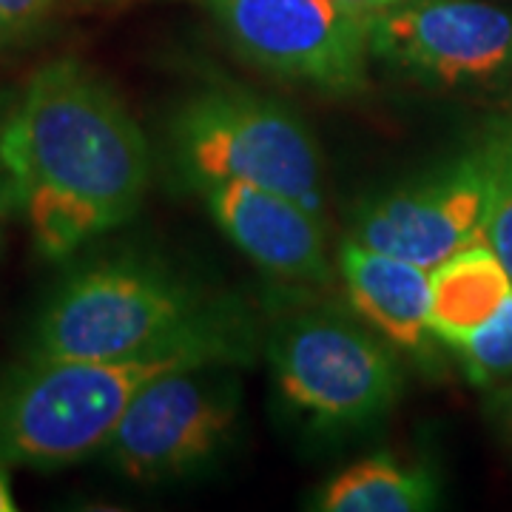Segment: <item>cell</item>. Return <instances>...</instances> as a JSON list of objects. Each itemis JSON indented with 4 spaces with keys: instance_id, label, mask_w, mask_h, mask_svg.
Here are the masks:
<instances>
[{
    "instance_id": "3",
    "label": "cell",
    "mask_w": 512,
    "mask_h": 512,
    "mask_svg": "<svg viewBox=\"0 0 512 512\" xmlns=\"http://www.w3.org/2000/svg\"><path fill=\"white\" fill-rule=\"evenodd\" d=\"M177 350L222 359L228 339L177 282L137 265H103L74 276L35 330L40 359L126 362Z\"/></svg>"
},
{
    "instance_id": "16",
    "label": "cell",
    "mask_w": 512,
    "mask_h": 512,
    "mask_svg": "<svg viewBox=\"0 0 512 512\" xmlns=\"http://www.w3.org/2000/svg\"><path fill=\"white\" fill-rule=\"evenodd\" d=\"M52 3L55 0H0V12H3V18L9 23V29L18 32L23 26L35 23Z\"/></svg>"
},
{
    "instance_id": "8",
    "label": "cell",
    "mask_w": 512,
    "mask_h": 512,
    "mask_svg": "<svg viewBox=\"0 0 512 512\" xmlns=\"http://www.w3.org/2000/svg\"><path fill=\"white\" fill-rule=\"evenodd\" d=\"M376 55L441 86L512 72V12L481 0H399L367 23Z\"/></svg>"
},
{
    "instance_id": "1",
    "label": "cell",
    "mask_w": 512,
    "mask_h": 512,
    "mask_svg": "<svg viewBox=\"0 0 512 512\" xmlns=\"http://www.w3.org/2000/svg\"><path fill=\"white\" fill-rule=\"evenodd\" d=\"M37 251L63 259L131 220L151 177L143 128L83 63L43 66L0 126Z\"/></svg>"
},
{
    "instance_id": "13",
    "label": "cell",
    "mask_w": 512,
    "mask_h": 512,
    "mask_svg": "<svg viewBox=\"0 0 512 512\" xmlns=\"http://www.w3.org/2000/svg\"><path fill=\"white\" fill-rule=\"evenodd\" d=\"M436 478L424 467H410L390 456H376L348 467L319 498L325 512H419L436 504Z\"/></svg>"
},
{
    "instance_id": "21",
    "label": "cell",
    "mask_w": 512,
    "mask_h": 512,
    "mask_svg": "<svg viewBox=\"0 0 512 512\" xmlns=\"http://www.w3.org/2000/svg\"><path fill=\"white\" fill-rule=\"evenodd\" d=\"M12 35H15V32L9 29V23H6V18H3V12H0V43H3L6 37H12Z\"/></svg>"
},
{
    "instance_id": "4",
    "label": "cell",
    "mask_w": 512,
    "mask_h": 512,
    "mask_svg": "<svg viewBox=\"0 0 512 512\" xmlns=\"http://www.w3.org/2000/svg\"><path fill=\"white\" fill-rule=\"evenodd\" d=\"M174 143L197 183H251L322 214L311 131L274 100L228 89L197 94L177 114Z\"/></svg>"
},
{
    "instance_id": "15",
    "label": "cell",
    "mask_w": 512,
    "mask_h": 512,
    "mask_svg": "<svg viewBox=\"0 0 512 512\" xmlns=\"http://www.w3.org/2000/svg\"><path fill=\"white\" fill-rule=\"evenodd\" d=\"M456 350L464 359L470 382L495 384L512 376V293L493 319L470 333Z\"/></svg>"
},
{
    "instance_id": "17",
    "label": "cell",
    "mask_w": 512,
    "mask_h": 512,
    "mask_svg": "<svg viewBox=\"0 0 512 512\" xmlns=\"http://www.w3.org/2000/svg\"><path fill=\"white\" fill-rule=\"evenodd\" d=\"M345 9H348L350 15H356V18L362 20V23H370V20L376 18V15H382L384 9H390V6H396L399 0H339Z\"/></svg>"
},
{
    "instance_id": "10",
    "label": "cell",
    "mask_w": 512,
    "mask_h": 512,
    "mask_svg": "<svg viewBox=\"0 0 512 512\" xmlns=\"http://www.w3.org/2000/svg\"><path fill=\"white\" fill-rule=\"evenodd\" d=\"M202 188L225 237L262 271L308 282L328 276L322 225L302 202L251 183H208Z\"/></svg>"
},
{
    "instance_id": "9",
    "label": "cell",
    "mask_w": 512,
    "mask_h": 512,
    "mask_svg": "<svg viewBox=\"0 0 512 512\" xmlns=\"http://www.w3.org/2000/svg\"><path fill=\"white\" fill-rule=\"evenodd\" d=\"M490 168L484 146L436 171L424 183L384 194L353 222L350 239L433 271L484 239Z\"/></svg>"
},
{
    "instance_id": "7",
    "label": "cell",
    "mask_w": 512,
    "mask_h": 512,
    "mask_svg": "<svg viewBox=\"0 0 512 512\" xmlns=\"http://www.w3.org/2000/svg\"><path fill=\"white\" fill-rule=\"evenodd\" d=\"M202 367L165 370L128 402L103 447L126 476H180L220 447L237 416V396L234 384L202 376Z\"/></svg>"
},
{
    "instance_id": "18",
    "label": "cell",
    "mask_w": 512,
    "mask_h": 512,
    "mask_svg": "<svg viewBox=\"0 0 512 512\" xmlns=\"http://www.w3.org/2000/svg\"><path fill=\"white\" fill-rule=\"evenodd\" d=\"M9 208H18V194H15V180H12L6 160H3V151H0V214Z\"/></svg>"
},
{
    "instance_id": "19",
    "label": "cell",
    "mask_w": 512,
    "mask_h": 512,
    "mask_svg": "<svg viewBox=\"0 0 512 512\" xmlns=\"http://www.w3.org/2000/svg\"><path fill=\"white\" fill-rule=\"evenodd\" d=\"M495 407H498V416H501V424H504V433L512 444V382L498 393L495 399Z\"/></svg>"
},
{
    "instance_id": "6",
    "label": "cell",
    "mask_w": 512,
    "mask_h": 512,
    "mask_svg": "<svg viewBox=\"0 0 512 512\" xmlns=\"http://www.w3.org/2000/svg\"><path fill=\"white\" fill-rule=\"evenodd\" d=\"M274 370L299 410L330 424H365L399 396L393 356L342 316H299L279 330Z\"/></svg>"
},
{
    "instance_id": "5",
    "label": "cell",
    "mask_w": 512,
    "mask_h": 512,
    "mask_svg": "<svg viewBox=\"0 0 512 512\" xmlns=\"http://www.w3.org/2000/svg\"><path fill=\"white\" fill-rule=\"evenodd\" d=\"M202 6L265 72L330 92L365 83L367 26L339 0H202Z\"/></svg>"
},
{
    "instance_id": "2",
    "label": "cell",
    "mask_w": 512,
    "mask_h": 512,
    "mask_svg": "<svg viewBox=\"0 0 512 512\" xmlns=\"http://www.w3.org/2000/svg\"><path fill=\"white\" fill-rule=\"evenodd\" d=\"M205 350L154 353L126 362L40 359L0 384V464L66 467L106 447L137 390L165 370L214 365Z\"/></svg>"
},
{
    "instance_id": "14",
    "label": "cell",
    "mask_w": 512,
    "mask_h": 512,
    "mask_svg": "<svg viewBox=\"0 0 512 512\" xmlns=\"http://www.w3.org/2000/svg\"><path fill=\"white\" fill-rule=\"evenodd\" d=\"M490 168V202L484 222V242L493 248L498 262L512 282V128L495 134L484 146Z\"/></svg>"
},
{
    "instance_id": "12",
    "label": "cell",
    "mask_w": 512,
    "mask_h": 512,
    "mask_svg": "<svg viewBox=\"0 0 512 512\" xmlns=\"http://www.w3.org/2000/svg\"><path fill=\"white\" fill-rule=\"evenodd\" d=\"M512 293V282L493 248L481 239L430 271V330L458 348L490 322Z\"/></svg>"
},
{
    "instance_id": "11",
    "label": "cell",
    "mask_w": 512,
    "mask_h": 512,
    "mask_svg": "<svg viewBox=\"0 0 512 512\" xmlns=\"http://www.w3.org/2000/svg\"><path fill=\"white\" fill-rule=\"evenodd\" d=\"M353 308L393 345L421 350L430 339V271L348 239L339 254Z\"/></svg>"
},
{
    "instance_id": "20",
    "label": "cell",
    "mask_w": 512,
    "mask_h": 512,
    "mask_svg": "<svg viewBox=\"0 0 512 512\" xmlns=\"http://www.w3.org/2000/svg\"><path fill=\"white\" fill-rule=\"evenodd\" d=\"M15 510V498H12V487H9V478L0 470V512Z\"/></svg>"
}]
</instances>
